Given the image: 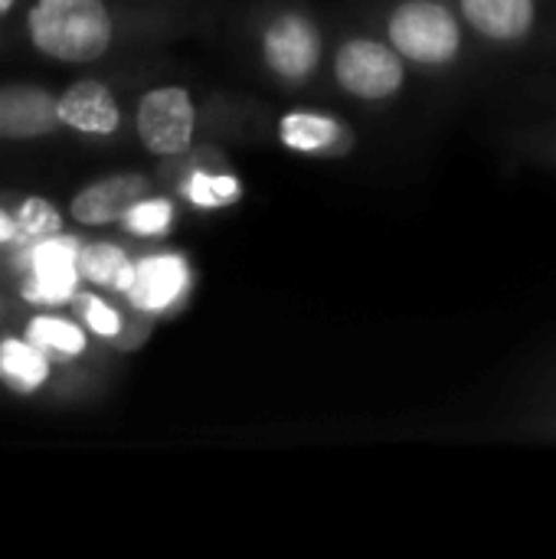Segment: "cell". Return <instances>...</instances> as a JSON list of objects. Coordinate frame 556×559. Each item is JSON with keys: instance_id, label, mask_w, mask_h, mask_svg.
Returning a JSON list of instances; mask_svg holds the SVG:
<instances>
[{"instance_id": "d6986e66", "label": "cell", "mask_w": 556, "mask_h": 559, "mask_svg": "<svg viewBox=\"0 0 556 559\" xmlns=\"http://www.w3.org/2000/svg\"><path fill=\"white\" fill-rule=\"evenodd\" d=\"M79 314H82V324H85L95 337L115 341V337H121V331H125L121 314H118L108 301H102V298H95V295H79Z\"/></svg>"}, {"instance_id": "7a4b0ae2", "label": "cell", "mask_w": 556, "mask_h": 559, "mask_svg": "<svg viewBox=\"0 0 556 559\" xmlns=\"http://www.w3.org/2000/svg\"><path fill=\"white\" fill-rule=\"evenodd\" d=\"M387 39L393 49L423 69H439L462 52V20L442 0H403L387 16Z\"/></svg>"}, {"instance_id": "8992f818", "label": "cell", "mask_w": 556, "mask_h": 559, "mask_svg": "<svg viewBox=\"0 0 556 559\" xmlns=\"http://www.w3.org/2000/svg\"><path fill=\"white\" fill-rule=\"evenodd\" d=\"M190 292V265L180 252H154L134 262V278L125 292L141 314H164Z\"/></svg>"}, {"instance_id": "ba28073f", "label": "cell", "mask_w": 556, "mask_h": 559, "mask_svg": "<svg viewBox=\"0 0 556 559\" xmlns=\"http://www.w3.org/2000/svg\"><path fill=\"white\" fill-rule=\"evenodd\" d=\"M151 193L147 177L141 174H111L102 177L88 187H82L72 197V219L82 226H108V223H121V216Z\"/></svg>"}, {"instance_id": "5bb4252c", "label": "cell", "mask_w": 556, "mask_h": 559, "mask_svg": "<svg viewBox=\"0 0 556 559\" xmlns=\"http://www.w3.org/2000/svg\"><path fill=\"white\" fill-rule=\"evenodd\" d=\"M26 341H33L43 354L59 357V360H72L85 354V331L75 321L56 318V314H39L26 324Z\"/></svg>"}, {"instance_id": "4fadbf2b", "label": "cell", "mask_w": 556, "mask_h": 559, "mask_svg": "<svg viewBox=\"0 0 556 559\" xmlns=\"http://www.w3.org/2000/svg\"><path fill=\"white\" fill-rule=\"evenodd\" d=\"M79 275L95 288L125 295L134 278V262L115 242H82L79 249Z\"/></svg>"}, {"instance_id": "9c48e42d", "label": "cell", "mask_w": 556, "mask_h": 559, "mask_svg": "<svg viewBox=\"0 0 556 559\" xmlns=\"http://www.w3.org/2000/svg\"><path fill=\"white\" fill-rule=\"evenodd\" d=\"M59 98L39 85H0V138L29 141L59 128Z\"/></svg>"}, {"instance_id": "6da1fadb", "label": "cell", "mask_w": 556, "mask_h": 559, "mask_svg": "<svg viewBox=\"0 0 556 559\" xmlns=\"http://www.w3.org/2000/svg\"><path fill=\"white\" fill-rule=\"evenodd\" d=\"M26 29L43 56L69 66L95 62L115 36L105 0H36Z\"/></svg>"}, {"instance_id": "44dd1931", "label": "cell", "mask_w": 556, "mask_h": 559, "mask_svg": "<svg viewBox=\"0 0 556 559\" xmlns=\"http://www.w3.org/2000/svg\"><path fill=\"white\" fill-rule=\"evenodd\" d=\"M13 7V0H0V13H7Z\"/></svg>"}, {"instance_id": "52a82bcc", "label": "cell", "mask_w": 556, "mask_h": 559, "mask_svg": "<svg viewBox=\"0 0 556 559\" xmlns=\"http://www.w3.org/2000/svg\"><path fill=\"white\" fill-rule=\"evenodd\" d=\"M279 141L282 147L308 157H338L347 154L354 144L351 128L334 118L331 111L315 108H292L279 118Z\"/></svg>"}, {"instance_id": "5b68a950", "label": "cell", "mask_w": 556, "mask_h": 559, "mask_svg": "<svg viewBox=\"0 0 556 559\" xmlns=\"http://www.w3.org/2000/svg\"><path fill=\"white\" fill-rule=\"evenodd\" d=\"M141 144L157 157H177L193 144L197 108L184 85H157L141 95L134 111Z\"/></svg>"}, {"instance_id": "30bf717a", "label": "cell", "mask_w": 556, "mask_h": 559, "mask_svg": "<svg viewBox=\"0 0 556 559\" xmlns=\"http://www.w3.org/2000/svg\"><path fill=\"white\" fill-rule=\"evenodd\" d=\"M59 121L79 134L108 138L121 128V108L105 82L82 79L59 95Z\"/></svg>"}, {"instance_id": "ac0fdd59", "label": "cell", "mask_w": 556, "mask_h": 559, "mask_svg": "<svg viewBox=\"0 0 556 559\" xmlns=\"http://www.w3.org/2000/svg\"><path fill=\"white\" fill-rule=\"evenodd\" d=\"M121 226L138 239L167 236L174 226V203L167 197H144L121 216Z\"/></svg>"}, {"instance_id": "277c9868", "label": "cell", "mask_w": 556, "mask_h": 559, "mask_svg": "<svg viewBox=\"0 0 556 559\" xmlns=\"http://www.w3.org/2000/svg\"><path fill=\"white\" fill-rule=\"evenodd\" d=\"M262 62L285 85H305L321 66V29L301 10L272 16L262 29Z\"/></svg>"}, {"instance_id": "9a60e30c", "label": "cell", "mask_w": 556, "mask_h": 559, "mask_svg": "<svg viewBox=\"0 0 556 559\" xmlns=\"http://www.w3.org/2000/svg\"><path fill=\"white\" fill-rule=\"evenodd\" d=\"M79 265H46V269H29V278L23 282V298L29 305H69L79 298Z\"/></svg>"}, {"instance_id": "e0dca14e", "label": "cell", "mask_w": 556, "mask_h": 559, "mask_svg": "<svg viewBox=\"0 0 556 559\" xmlns=\"http://www.w3.org/2000/svg\"><path fill=\"white\" fill-rule=\"evenodd\" d=\"M13 219H16V246H33V242H43V239L62 233L59 210L49 200H43V197L20 200Z\"/></svg>"}, {"instance_id": "7c38bea8", "label": "cell", "mask_w": 556, "mask_h": 559, "mask_svg": "<svg viewBox=\"0 0 556 559\" xmlns=\"http://www.w3.org/2000/svg\"><path fill=\"white\" fill-rule=\"evenodd\" d=\"M49 380V354H43L33 341L3 337L0 341V383L10 393L29 396Z\"/></svg>"}, {"instance_id": "ffe728a7", "label": "cell", "mask_w": 556, "mask_h": 559, "mask_svg": "<svg viewBox=\"0 0 556 559\" xmlns=\"http://www.w3.org/2000/svg\"><path fill=\"white\" fill-rule=\"evenodd\" d=\"M3 242H16V219L7 210H0V246Z\"/></svg>"}, {"instance_id": "8fae6325", "label": "cell", "mask_w": 556, "mask_h": 559, "mask_svg": "<svg viewBox=\"0 0 556 559\" xmlns=\"http://www.w3.org/2000/svg\"><path fill=\"white\" fill-rule=\"evenodd\" d=\"M462 20L492 43H518L534 29L537 0H459Z\"/></svg>"}, {"instance_id": "3957f363", "label": "cell", "mask_w": 556, "mask_h": 559, "mask_svg": "<svg viewBox=\"0 0 556 559\" xmlns=\"http://www.w3.org/2000/svg\"><path fill=\"white\" fill-rule=\"evenodd\" d=\"M334 82L357 102H387L406 82V59L390 39L354 36L334 52Z\"/></svg>"}, {"instance_id": "2e32d148", "label": "cell", "mask_w": 556, "mask_h": 559, "mask_svg": "<svg viewBox=\"0 0 556 559\" xmlns=\"http://www.w3.org/2000/svg\"><path fill=\"white\" fill-rule=\"evenodd\" d=\"M184 197L197 210H226L242 200V180L226 170H193L184 180Z\"/></svg>"}]
</instances>
